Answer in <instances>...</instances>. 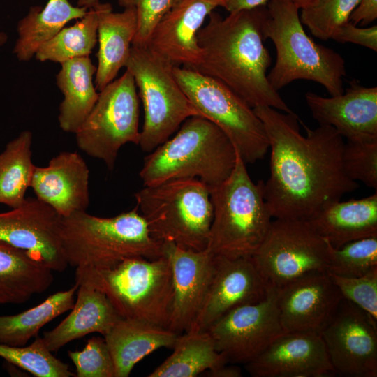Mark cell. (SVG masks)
<instances>
[{
    "instance_id": "6da1fadb",
    "label": "cell",
    "mask_w": 377,
    "mask_h": 377,
    "mask_svg": "<svg viewBox=\"0 0 377 377\" xmlns=\"http://www.w3.org/2000/svg\"><path fill=\"white\" fill-rule=\"evenodd\" d=\"M253 109L264 125L271 151L263 194L272 217L307 221L359 188L344 172L345 142L333 127L304 126V136L295 113L268 106Z\"/></svg>"
},
{
    "instance_id": "7a4b0ae2",
    "label": "cell",
    "mask_w": 377,
    "mask_h": 377,
    "mask_svg": "<svg viewBox=\"0 0 377 377\" xmlns=\"http://www.w3.org/2000/svg\"><path fill=\"white\" fill-rule=\"evenodd\" d=\"M267 15L266 6L226 17L212 12L197 35L200 61L191 68L222 82L252 108L268 106L292 114L267 77L272 62L263 34Z\"/></svg>"
},
{
    "instance_id": "3957f363",
    "label": "cell",
    "mask_w": 377,
    "mask_h": 377,
    "mask_svg": "<svg viewBox=\"0 0 377 377\" xmlns=\"http://www.w3.org/2000/svg\"><path fill=\"white\" fill-rule=\"evenodd\" d=\"M60 239L68 265L107 268L131 258L163 256V243L151 235L137 206L112 217L86 211L61 217Z\"/></svg>"
},
{
    "instance_id": "277c9868",
    "label": "cell",
    "mask_w": 377,
    "mask_h": 377,
    "mask_svg": "<svg viewBox=\"0 0 377 377\" xmlns=\"http://www.w3.org/2000/svg\"><path fill=\"white\" fill-rule=\"evenodd\" d=\"M236 156L233 144L217 126L202 116H193L174 137L145 158L139 176L145 186L198 179L211 188L229 176Z\"/></svg>"
},
{
    "instance_id": "5b68a950",
    "label": "cell",
    "mask_w": 377,
    "mask_h": 377,
    "mask_svg": "<svg viewBox=\"0 0 377 377\" xmlns=\"http://www.w3.org/2000/svg\"><path fill=\"white\" fill-rule=\"evenodd\" d=\"M263 25L264 39H270L276 50L274 67L267 75L277 91L297 80L323 85L330 96L343 93L346 64L340 54L316 43L305 32L299 8L290 0H269Z\"/></svg>"
},
{
    "instance_id": "8992f818",
    "label": "cell",
    "mask_w": 377,
    "mask_h": 377,
    "mask_svg": "<svg viewBox=\"0 0 377 377\" xmlns=\"http://www.w3.org/2000/svg\"><path fill=\"white\" fill-rule=\"evenodd\" d=\"M75 283L103 292L122 318L168 328L173 281L165 255L156 259L127 258L107 268L78 267Z\"/></svg>"
},
{
    "instance_id": "52a82bcc",
    "label": "cell",
    "mask_w": 377,
    "mask_h": 377,
    "mask_svg": "<svg viewBox=\"0 0 377 377\" xmlns=\"http://www.w3.org/2000/svg\"><path fill=\"white\" fill-rule=\"evenodd\" d=\"M264 182L254 183L237 151L235 166L219 184L209 188L213 219L207 249L230 258L251 257L264 240L272 216L263 194Z\"/></svg>"
},
{
    "instance_id": "ba28073f",
    "label": "cell",
    "mask_w": 377,
    "mask_h": 377,
    "mask_svg": "<svg viewBox=\"0 0 377 377\" xmlns=\"http://www.w3.org/2000/svg\"><path fill=\"white\" fill-rule=\"evenodd\" d=\"M134 196L155 239L196 251L207 249L213 206L201 181L172 179L145 186Z\"/></svg>"
},
{
    "instance_id": "9c48e42d",
    "label": "cell",
    "mask_w": 377,
    "mask_h": 377,
    "mask_svg": "<svg viewBox=\"0 0 377 377\" xmlns=\"http://www.w3.org/2000/svg\"><path fill=\"white\" fill-rule=\"evenodd\" d=\"M174 66L147 45H132L125 66L134 78L144 109L138 145L151 151L167 140L182 123L200 116L181 88Z\"/></svg>"
},
{
    "instance_id": "30bf717a",
    "label": "cell",
    "mask_w": 377,
    "mask_h": 377,
    "mask_svg": "<svg viewBox=\"0 0 377 377\" xmlns=\"http://www.w3.org/2000/svg\"><path fill=\"white\" fill-rule=\"evenodd\" d=\"M173 73L200 116L228 137L246 163L264 158L269 141L263 122L251 107L222 82L191 68L176 66Z\"/></svg>"
},
{
    "instance_id": "8fae6325",
    "label": "cell",
    "mask_w": 377,
    "mask_h": 377,
    "mask_svg": "<svg viewBox=\"0 0 377 377\" xmlns=\"http://www.w3.org/2000/svg\"><path fill=\"white\" fill-rule=\"evenodd\" d=\"M134 78L124 74L99 91L91 112L75 133L77 147L100 159L108 170L114 168L121 147L139 144V100Z\"/></svg>"
},
{
    "instance_id": "7c38bea8",
    "label": "cell",
    "mask_w": 377,
    "mask_h": 377,
    "mask_svg": "<svg viewBox=\"0 0 377 377\" xmlns=\"http://www.w3.org/2000/svg\"><path fill=\"white\" fill-rule=\"evenodd\" d=\"M269 286L279 288L313 272H327L328 243L306 220L275 219L251 256Z\"/></svg>"
},
{
    "instance_id": "4fadbf2b",
    "label": "cell",
    "mask_w": 377,
    "mask_h": 377,
    "mask_svg": "<svg viewBox=\"0 0 377 377\" xmlns=\"http://www.w3.org/2000/svg\"><path fill=\"white\" fill-rule=\"evenodd\" d=\"M215 348L229 364H246L286 333L282 327L276 288L262 301L241 306L214 322L207 330Z\"/></svg>"
},
{
    "instance_id": "5bb4252c",
    "label": "cell",
    "mask_w": 377,
    "mask_h": 377,
    "mask_svg": "<svg viewBox=\"0 0 377 377\" xmlns=\"http://www.w3.org/2000/svg\"><path fill=\"white\" fill-rule=\"evenodd\" d=\"M320 334L336 374L377 376V320L369 313L343 298Z\"/></svg>"
},
{
    "instance_id": "9a60e30c",
    "label": "cell",
    "mask_w": 377,
    "mask_h": 377,
    "mask_svg": "<svg viewBox=\"0 0 377 377\" xmlns=\"http://www.w3.org/2000/svg\"><path fill=\"white\" fill-rule=\"evenodd\" d=\"M61 217L37 198H26L18 207L0 213V242L28 252L52 271L68 265L60 239Z\"/></svg>"
},
{
    "instance_id": "2e32d148",
    "label": "cell",
    "mask_w": 377,
    "mask_h": 377,
    "mask_svg": "<svg viewBox=\"0 0 377 377\" xmlns=\"http://www.w3.org/2000/svg\"><path fill=\"white\" fill-rule=\"evenodd\" d=\"M271 287L258 272L251 257L230 258L214 255L211 281L189 331H205L232 309L262 301Z\"/></svg>"
},
{
    "instance_id": "e0dca14e",
    "label": "cell",
    "mask_w": 377,
    "mask_h": 377,
    "mask_svg": "<svg viewBox=\"0 0 377 377\" xmlns=\"http://www.w3.org/2000/svg\"><path fill=\"white\" fill-rule=\"evenodd\" d=\"M277 306L285 332L320 334L343 299L327 272H313L276 288Z\"/></svg>"
},
{
    "instance_id": "ac0fdd59",
    "label": "cell",
    "mask_w": 377,
    "mask_h": 377,
    "mask_svg": "<svg viewBox=\"0 0 377 377\" xmlns=\"http://www.w3.org/2000/svg\"><path fill=\"white\" fill-rule=\"evenodd\" d=\"M253 377H320L334 374L320 334L286 332L244 364Z\"/></svg>"
},
{
    "instance_id": "d6986e66",
    "label": "cell",
    "mask_w": 377,
    "mask_h": 377,
    "mask_svg": "<svg viewBox=\"0 0 377 377\" xmlns=\"http://www.w3.org/2000/svg\"><path fill=\"white\" fill-rule=\"evenodd\" d=\"M304 97L319 125L333 127L347 141H377L376 87L353 80L340 95L323 97L308 91Z\"/></svg>"
},
{
    "instance_id": "ffe728a7",
    "label": "cell",
    "mask_w": 377,
    "mask_h": 377,
    "mask_svg": "<svg viewBox=\"0 0 377 377\" xmlns=\"http://www.w3.org/2000/svg\"><path fill=\"white\" fill-rule=\"evenodd\" d=\"M170 260L173 299L168 328L180 334L188 332L200 310L213 272L214 254L207 249L196 251L163 242Z\"/></svg>"
},
{
    "instance_id": "44dd1931",
    "label": "cell",
    "mask_w": 377,
    "mask_h": 377,
    "mask_svg": "<svg viewBox=\"0 0 377 377\" xmlns=\"http://www.w3.org/2000/svg\"><path fill=\"white\" fill-rule=\"evenodd\" d=\"M224 0H176L153 31L147 46L174 66L193 68L201 58L198 33Z\"/></svg>"
},
{
    "instance_id": "7402d4cb",
    "label": "cell",
    "mask_w": 377,
    "mask_h": 377,
    "mask_svg": "<svg viewBox=\"0 0 377 377\" xmlns=\"http://www.w3.org/2000/svg\"><path fill=\"white\" fill-rule=\"evenodd\" d=\"M89 170L76 151H62L45 167L35 166L30 187L36 198L61 217L86 211L89 205Z\"/></svg>"
},
{
    "instance_id": "603a6c76",
    "label": "cell",
    "mask_w": 377,
    "mask_h": 377,
    "mask_svg": "<svg viewBox=\"0 0 377 377\" xmlns=\"http://www.w3.org/2000/svg\"><path fill=\"white\" fill-rule=\"evenodd\" d=\"M71 310L58 325L44 332L42 340L52 353L91 333L104 337L122 318L103 292L86 285H78Z\"/></svg>"
},
{
    "instance_id": "cb8c5ba5",
    "label": "cell",
    "mask_w": 377,
    "mask_h": 377,
    "mask_svg": "<svg viewBox=\"0 0 377 377\" xmlns=\"http://www.w3.org/2000/svg\"><path fill=\"white\" fill-rule=\"evenodd\" d=\"M97 40L98 65L95 87L100 91L115 80L119 70L125 67L137 30L136 11L133 7L122 12H113L110 3H100Z\"/></svg>"
},
{
    "instance_id": "d4e9b609",
    "label": "cell",
    "mask_w": 377,
    "mask_h": 377,
    "mask_svg": "<svg viewBox=\"0 0 377 377\" xmlns=\"http://www.w3.org/2000/svg\"><path fill=\"white\" fill-rule=\"evenodd\" d=\"M307 221L334 248L377 237V192L361 199L330 202Z\"/></svg>"
},
{
    "instance_id": "484cf974",
    "label": "cell",
    "mask_w": 377,
    "mask_h": 377,
    "mask_svg": "<svg viewBox=\"0 0 377 377\" xmlns=\"http://www.w3.org/2000/svg\"><path fill=\"white\" fill-rule=\"evenodd\" d=\"M178 334L156 325L121 318L104 336L112 357L115 377H128L142 359L161 348H173Z\"/></svg>"
},
{
    "instance_id": "4316f807",
    "label": "cell",
    "mask_w": 377,
    "mask_h": 377,
    "mask_svg": "<svg viewBox=\"0 0 377 377\" xmlns=\"http://www.w3.org/2000/svg\"><path fill=\"white\" fill-rule=\"evenodd\" d=\"M57 85L64 95L58 121L66 133H75L82 125L99 95L93 77L96 66L89 57H76L61 64Z\"/></svg>"
},
{
    "instance_id": "83f0119b",
    "label": "cell",
    "mask_w": 377,
    "mask_h": 377,
    "mask_svg": "<svg viewBox=\"0 0 377 377\" xmlns=\"http://www.w3.org/2000/svg\"><path fill=\"white\" fill-rule=\"evenodd\" d=\"M53 272L28 252L0 242V304H22L45 292Z\"/></svg>"
},
{
    "instance_id": "f1b7e54d",
    "label": "cell",
    "mask_w": 377,
    "mask_h": 377,
    "mask_svg": "<svg viewBox=\"0 0 377 377\" xmlns=\"http://www.w3.org/2000/svg\"><path fill=\"white\" fill-rule=\"evenodd\" d=\"M89 9L73 6L68 0H48L45 6L29 8L17 23V38L13 54L20 61H28L39 48L73 20L84 17Z\"/></svg>"
},
{
    "instance_id": "f546056e",
    "label": "cell",
    "mask_w": 377,
    "mask_h": 377,
    "mask_svg": "<svg viewBox=\"0 0 377 377\" xmlns=\"http://www.w3.org/2000/svg\"><path fill=\"white\" fill-rule=\"evenodd\" d=\"M172 348L173 353L149 377H195L228 363L207 330L179 334Z\"/></svg>"
},
{
    "instance_id": "4dcf8cb0",
    "label": "cell",
    "mask_w": 377,
    "mask_h": 377,
    "mask_svg": "<svg viewBox=\"0 0 377 377\" xmlns=\"http://www.w3.org/2000/svg\"><path fill=\"white\" fill-rule=\"evenodd\" d=\"M78 285L50 295L38 305L15 315L0 316V343L24 346L39 330L57 316L71 310Z\"/></svg>"
},
{
    "instance_id": "1f68e13d",
    "label": "cell",
    "mask_w": 377,
    "mask_h": 377,
    "mask_svg": "<svg viewBox=\"0 0 377 377\" xmlns=\"http://www.w3.org/2000/svg\"><path fill=\"white\" fill-rule=\"evenodd\" d=\"M32 133L24 131L0 153V203L20 207L31 186L35 165L32 162Z\"/></svg>"
},
{
    "instance_id": "d6a6232c",
    "label": "cell",
    "mask_w": 377,
    "mask_h": 377,
    "mask_svg": "<svg viewBox=\"0 0 377 377\" xmlns=\"http://www.w3.org/2000/svg\"><path fill=\"white\" fill-rule=\"evenodd\" d=\"M88 10L72 26L64 27L43 44L35 54L40 61L63 63L81 57H89L97 42L98 8Z\"/></svg>"
},
{
    "instance_id": "836d02e7",
    "label": "cell",
    "mask_w": 377,
    "mask_h": 377,
    "mask_svg": "<svg viewBox=\"0 0 377 377\" xmlns=\"http://www.w3.org/2000/svg\"><path fill=\"white\" fill-rule=\"evenodd\" d=\"M0 357L36 377L75 376L66 364L53 355L40 337L27 346L0 343Z\"/></svg>"
},
{
    "instance_id": "e575fe53",
    "label": "cell",
    "mask_w": 377,
    "mask_h": 377,
    "mask_svg": "<svg viewBox=\"0 0 377 377\" xmlns=\"http://www.w3.org/2000/svg\"><path fill=\"white\" fill-rule=\"evenodd\" d=\"M376 265L377 237L355 240L339 248H334L328 243V273L355 277Z\"/></svg>"
},
{
    "instance_id": "d590c367",
    "label": "cell",
    "mask_w": 377,
    "mask_h": 377,
    "mask_svg": "<svg viewBox=\"0 0 377 377\" xmlns=\"http://www.w3.org/2000/svg\"><path fill=\"white\" fill-rule=\"evenodd\" d=\"M360 0H315L302 8L300 19L311 34L320 40L331 38L334 32L349 22Z\"/></svg>"
},
{
    "instance_id": "8d00e7d4",
    "label": "cell",
    "mask_w": 377,
    "mask_h": 377,
    "mask_svg": "<svg viewBox=\"0 0 377 377\" xmlns=\"http://www.w3.org/2000/svg\"><path fill=\"white\" fill-rule=\"evenodd\" d=\"M342 164L350 179L377 190V141H347L343 149Z\"/></svg>"
},
{
    "instance_id": "74e56055",
    "label": "cell",
    "mask_w": 377,
    "mask_h": 377,
    "mask_svg": "<svg viewBox=\"0 0 377 377\" xmlns=\"http://www.w3.org/2000/svg\"><path fill=\"white\" fill-rule=\"evenodd\" d=\"M68 354L77 377H115L114 361L104 338L93 337L82 350Z\"/></svg>"
},
{
    "instance_id": "f35d334b",
    "label": "cell",
    "mask_w": 377,
    "mask_h": 377,
    "mask_svg": "<svg viewBox=\"0 0 377 377\" xmlns=\"http://www.w3.org/2000/svg\"><path fill=\"white\" fill-rule=\"evenodd\" d=\"M328 274L343 298L352 302L377 320V265L364 274L355 277Z\"/></svg>"
},
{
    "instance_id": "ab89813d",
    "label": "cell",
    "mask_w": 377,
    "mask_h": 377,
    "mask_svg": "<svg viewBox=\"0 0 377 377\" xmlns=\"http://www.w3.org/2000/svg\"><path fill=\"white\" fill-rule=\"evenodd\" d=\"M176 0H117L124 8L136 11L137 30L132 45L146 46L154 30Z\"/></svg>"
},
{
    "instance_id": "60d3db41",
    "label": "cell",
    "mask_w": 377,
    "mask_h": 377,
    "mask_svg": "<svg viewBox=\"0 0 377 377\" xmlns=\"http://www.w3.org/2000/svg\"><path fill=\"white\" fill-rule=\"evenodd\" d=\"M338 43H350L377 51V26L360 28L350 21L332 35L331 38Z\"/></svg>"
},
{
    "instance_id": "b9f144b4",
    "label": "cell",
    "mask_w": 377,
    "mask_h": 377,
    "mask_svg": "<svg viewBox=\"0 0 377 377\" xmlns=\"http://www.w3.org/2000/svg\"><path fill=\"white\" fill-rule=\"evenodd\" d=\"M377 18V0H360L349 21L355 25H367Z\"/></svg>"
},
{
    "instance_id": "7bdbcfd3",
    "label": "cell",
    "mask_w": 377,
    "mask_h": 377,
    "mask_svg": "<svg viewBox=\"0 0 377 377\" xmlns=\"http://www.w3.org/2000/svg\"><path fill=\"white\" fill-rule=\"evenodd\" d=\"M269 0H224L223 8L229 13L265 6Z\"/></svg>"
},
{
    "instance_id": "ee69618b",
    "label": "cell",
    "mask_w": 377,
    "mask_h": 377,
    "mask_svg": "<svg viewBox=\"0 0 377 377\" xmlns=\"http://www.w3.org/2000/svg\"><path fill=\"white\" fill-rule=\"evenodd\" d=\"M204 373L209 377H241L242 376V370L239 367L233 364L229 365V363L207 370Z\"/></svg>"
},
{
    "instance_id": "f6af8a7d",
    "label": "cell",
    "mask_w": 377,
    "mask_h": 377,
    "mask_svg": "<svg viewBox=\"0 0 377 377\" xmlns=\"http://www.w3.org/2000/svg\"><path fill=\"white\" fill-rule=\"evenodd\" d=\"M100 3L99 0H77V6L90 9L96 8Z\"/></svg>"
},
{
    "instance_id": "bcb514c9",
    "label": "cell",
    "mask_w": 377,
    "mask_h": 377,
    "mask_svg": "<svg viewBox=\"0 0 377 377\" xmlns=\"http://www.w3.org/2000/svg\"><path fill=\"white\" fill-rule=\"evenodd\" d=\"M290 1H291L293 3H295L299 8V9H301L302 8L311 3L315 0H290Z\"/></svg>"
},
{
    "instance_id": "7dc6e473",
    "label": "cell",
    "mask_w": 377,
    "mask_h": 377,
    "mask_svg": "<svg viewBox=\"0 0 377 377\" xmlns=\"http://www.w3.org/2000/svg\"><path fill=\"white\" fill-rule=\"evenodd\" d=\"M8 38V35L5 32L0 31V47L7 43Z\"/></svg>"
}]
</instances>
